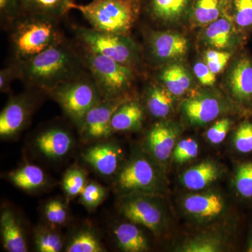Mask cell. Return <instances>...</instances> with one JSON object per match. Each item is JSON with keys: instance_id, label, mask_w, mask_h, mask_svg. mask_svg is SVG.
Here are the masks:
<instances>
[{"instance_id": "cell-7", "label": "cell", "mask_w": 252, "mask_h": 252, "mask_svg": "<svg viewBox=\"0 0 252 252\" xmlns=\"http://www.w3.org/2000/svg\"><path fill=\"white\" fill-rule=\"evenodd\" d=\"M153 159L136 154L119 169L116 174L114 188L121 195L130 193L157 195L160 193L162 177Z\"/></svg>"}, {"instance_id": "cell-27", "label": "cell", "mask_w": 252, "mask_h": 252, "mask_svg": "<svg viewBox=\"0 0 252 252\" xmlns=\"http://www.w3.org/2000/svg\"><path fill=\"white\" fill-rule=\"evenodd\" d=\"M66 252H104L107 251L98 235L92 228H81L73 233L66 244Z\"/></svg>"}, {"instance_id": "cell-28", "label": "cell", "mask_w": 252, "mask_h": 252, "mask_svg": "<svg viewBox=\"0 0 252 252\" xmlns=\"http://www.w3.org/2000/svg\"><path fill=\"white\" fill-rule=\"evenodd\" d=\"M34 243L35 250L39 252H60L64 248V238L54 228L48 225H39L34 231Z\"/></svg>"}, {"instance_id": "cell-25", "label": "cell", "mask_w": 252, "mask_h": 252, "mask_svg": "<svg viewBox=\"0 0 252 252\" xmlns=\"http://www.w3.org/2000/svg\"><path fill=\"white\" fill-rule=\"evenodd\" d=\"M162 85L174 96L185 94L191 85V79L185 67L181 64H170L160 74Z\"/></svg>"}, {"instance_id": "cell-30", "label": "cell", "mask_w": 252, "mask_h": 252, "mask_svg": "<svg viewBox=\"0 0 252 252\" xmlns=\"http://www.w3.org/2000/svg\"><path fill=\"white\" fill-rule=\"evenodd\" d=\"M232 36L231 23L224 17L219 18L207 26L205 38L210 45L220 50L228 47Z\"/></svg>"}, {"instance_id": "cell-18", "label": "cell", "mask_w": 252, "mask_h": 252, "mask_svg": "<svg viewBox=\"0 0 252 252\" xmlns=\"http://www.w3.org/2000/svg\"><path fill=\"white\" fill-rule=\"evenodd\" d=\"M138 225L130 221L119 223L114 227L113 236L121 250L126 252L148 251V240Z\"/></svg>"}, {"instance_id": "cell-23", "label": "cell", "mask_w": 252, "mask_h": 252, "mask_svg": "<svg viewBox=\"0 0 252 252\" xmlns=\"http://www.w3.org/2000/svg\"><path fill=\"white\" fill-rule=\"evenodd\" d=\"M74 0H21L24 14L64 17L72 10Z\"/></svg>"}, {"instance_id": "cell-15", "label": "cell", "mask_w": 252, "mask_h": 252, "mask_svg": "<svg viewBox=\"0 0 252 252\" xmlns=\"http://www.w3.org/2000/svg\"><path fill=\"white\" fill-rule=\"evenodd\" d=\"M223 110V104L211 94H199L185 99L182 104L183 115L193 125L208 124L220 117Z\"/></svg>"}, {"instance_id": "cell-42", "label": "cell", "mask_w": 252, "mask_h": 252, "mask_svg": "<svg viewBox=\"0 0 252 252\" xmlns=\"http://www.w3.org/2000/svg\"><path fill=\"white\" fill-rule=\"evenodd\" d=\"M18 67L17 63L15 62L2 68L0 71V91L2 94L9 92L11 84L15 79H18Z\"/></svg>"}, {"instance_id": "cell-24", "label": "cell", "mask_w": 252, "mask_h": 252, "mask_svg": "<svg viewBox=\"0 0 252 252\" xmlns=\"http://www.w3.org/2000/svg\"><path fill=\"white\" fill-rule=\"evenodd\" d=\"M173 94L162 85L153 84L149 88L146 94V104L152 117L165 119L173 108Z\"/></svg>"}, {"instance_id": "cell-16", "label": "cell", "mask_w": 252, "mask_h": 252, "mask_svg": "<svg viewBox=\"0 0 252 252\" xmlns=\"http://www.w3.org/2000/svg\"><path fill=\"white\" fill-rule=\"evenodd\" d=\"M185 211L199 220H212L220 216L225 210V202L216 192L193 194L184 199Z\"/></svg>"}, {"instance_id": "cell-41", "label": "cell", "mask_w": 252, "mask_h": 252, "mask_svg": "<svg viewBox=\"0 0 252 252\" xmlns=\"http://www.w3.org/2000/svg\"><path fill=\"white\" fill-rule=\"evenodd\" d=\"M231 122L228 118L217 121L212 127L207 130V140L214 144L221 143L225 140L228 131L230 130Z\"/></svg>"}, {"instance_id": "cell-43", "label": "cell", "mask_w": 252, "mask_h": 252, "mask_svg": "<svg viewBox=\"0 0 252 252\" xmlns=\"http://www.w3.org/2000/svg\"><path fill=\"white\" fill-rule=\"evenodd\" d=\"M194 73L197 79L204 86H211L216 81V74L210 70L206 63L198 62L193 67Z\"/></svg>"}, {"instance_id": "cell-1", "label": "cell", "mask_w": 252, "mask_h": 252, "mask_svg": "<svg viewBox=\"0 0 252 252\" xmlns=\"http://www.w3.org/2000/svg\"><path fill=\"white\" fill-rule=\"evenodd\" d=\"M18 79L31 89L49 94L63 83L80 75L86 69L80 54L66 42L56 44L24 61H15Z\"/></svg>"}, {"instance_id": "cell-11", "label": "cell", "mask_w": 252, "mask_h": 252, "mask_svg": "<svg viewBox=\"0 0 252 252\" xmlns=\"http://www.w3.org/2000/svg\"><path fill=\"white\" fill-rule=\"evenodd\" d=\"M81 156L94 171L104 177L117 174L124 158L120 146L108 140L91 144Z\"/></svg>"}, {"instance_id": "cell-14", "label": "cell", "mask_w": 252, "mask_h": 252, "mask_svg": "<svg viewBox=\"0 0 252 252\" xmlns=\"http://www.w3.org/2000/svg\"><path fill=\"white\" fill-rule=\"evenodd\" d=\"M148 49L156 61H171L185 56L188 49V41L178 33L153 32L149 36Z\"/></svg>"}, {"instance_id": "cell-22", "label": "cell", "mask_w": 252, "mask_h": 252, "mask_svg": "<svg viewBox=\"0 0 252 252\" xmlns=\"http://www.w3.org/2000/svg\"><path fill=\"white\" fill-rule=\"evenodd\" d=\"M8 178L15 187L26 191H36L48 185L45 172L33 164H26L10 172Z\"/></svg>"}, {"instance_id": "cell-45", "label": "cell", "mask_w": 252, "mask_h": 252, "mask_svg": "<svg viewBox=\"0 0 252 252\" xmlns=\"http://www.w3.org/2000/svg\"><path fill=\"white\" fill-rule=\"evenodd\" d=\"M230 0H223V4H224V6L225 4H228V1H229Z\"/></svg>"}, {"instance_id": "cell-19", "label": "cell", "mask_w": 252, "mask_h": 252, "mask_svg": "<svg viewBox=\"0 0 252 252\" xmlns=\"http://www.w3.org/2000/svg\"><path fill=\"white\" fill-rule=\"evenodd\" d=\"M143 120L144 110L140 102L128 98L114 112L111 126L114 133L137 130L142 127Z\"/></svg>"}, {"instance_id": "cell-17", "label": "cell", "mask_w": 252, "mask_h": 252, "mask_svg": "<svg viewBox=\"0 0 252 252\" xmlns=\"http://www.w3.org/2000/svg\"><path fill=\"white\" fill-rule=\"evenodd\" d=\"M0 231L3 248L9 252H27V240L14 212L5 209L0 215Z\"/></svg>"}, {"instance_id": "cell-8", "label": "cell", "mask_w": 252, "mask_h": 252, "mask_svg": "<svg viewBox=\"0 0 252 252\" xmlns=\"http://www.w3.org/2000/svg\"><path fill=\"white\" fill-rule=\"evenodd\" d=\"M119 210L129 221L158 234L164 225V214L157 194L130 193L121 195Z\"/></svg>"}, {"instance_id": "cell-33", "label": "cell", "mask_w": 252, "mask_h": 252, "mask_svg": "<svg viewBox=\"0 0 252 252\" xmlns=\"http://www.w3.org/2000/svg\"><path fill=\"white\" fill-rule=\"evenodd\" d=\"M107 190L95 182L86 184L79 195V201L89 210H94L104 201L107 196Z\"/></svg>"}, {"instance_id": "cell-38", "label": "cell", "mask_w": 252, "mask_h": 252, "mask_svg": "<svg viewBox=\"0 0 252 252\" xmlns=\"http://www.w3.org/2000/svg\"><path fill=\"white\" fill-rule=\"evenodd\" d=\"M23 13L21 0H0L1 23L9 27Z\"/></svg>"}, {"instance_id": "cell-39", "label": "cell", "mask_w": 252, "mask_h": 252, "mask_svg": "<svg viewBox=\"0 0 252 252\" xmlns=\"http://www.w3.org/2000/svg\"><path fill=\"white\" fill-rule=\"evenodd\" d=\"M235 23L239 27L252 26V0H233Z\"/></svg>"}, {"instance_id": "cell-4", "label": "cell", "mask_w": 252, "mask_h": 252, "mask_svg": "<svg viewBox=\"0 0 252 252\" xmlns=\"http://www.w3.org/2000/svg\"><path fill=\"white\" fill-rule=\"evenodd\" d=\"M48 94L78 128L86 114L103 99L89 72L63 83Z\"/></svg>"}, {"instance_id": "cell-9", "label": "cell", "mask_w": 252, "mask_h": 252, "mask_svg": "<svg viewBox=\"0 0 252 252\" xmlns=\"http://www.w3.org/2000/svg\"><path fill=\"white\" fill-rule=\"evenodd\" d=\"M128 95L117 98H103L86 114L79 126L81 140L85 143H95L108 140L112 135L111 122L114 112Z\"/></svg>"}, {"instance_id": "cell-37", "label": "cell", "mask_w": 252, "mask_h": 252, "mask_svg": "<svg viewBox=\"0 0 252 252\" xmlns=\"http://www.w3.org/2000/svg\"><path fill=\"white\" fill-rule=\"evenodd\" d=\"M233 142L240 153L252 152V122L246 121L240 124L235 132Z\"/></svg>"}, {"instance_id": "cell-31", "label": "cell", "mask_w": 252, "mask_h": 252, "mask_svg": "<svg viewBox=\"0 0 252 252\" xmlns=\"http://www.w3.org/2000/svg\"><path fill=\"white\" fill-rule=\"evenodd\" d=\"M85 171L79 167H71L63 176L62 187L68 198L80 195L87 184Z\"/></svg>"}, {"instance_id": "cell-35", "label": "cell", "mask_w": 252, "mask_h": 252, "mask_svg": "<svg viewBox=\"0 0 252 252\" xmlns=\"http://www.w3.org/2000/svg\"><path fill=\"white\" fill-rule=\"evenodd\" d=\"M234 184L237 191L241 196L252 198V162H245L238 167Z\"/></svg>"}, {"instance_id": "cell-36", "label": "cell", "mask_w": 252, "mask_h": 252, "mask_svg": "<svg viewBox=\"0 0 252 252\" xmlns=\"http://www.w3.org/2000/svg\"><path fill=\"white\" fill-rule=\"evenodd\" d=\"M199 146L193 138H187L180 141L176 144L173 151L174 159L179 163L189 161L198 157Z\"/></svg>"}, {"instance_id": "cell-13", "label": "cell", "mask_w": 252, "mask_h": 252, "mask_svg": "<svg viewBox=\"0 0 252 252\" xmlns=\"http://www.w3.org/2000/svg\"><path fill=\"white\" fill-rule=\"evenodd\" d=\"M178 129L170 123H157L149 130L146 137L147 152L154 160L165 162L170 157L175 147Z\"/></svg>"}, {"instance_id": "cell-20", "label": "cell", "mask_w": 252, "mask_h": 252, "mask_svg": "<svg viewBox=\"0 0 252 252\" xmlns=\"http://www.w3.org/2000/svg\"><path fill=\"white\" fill-rule=\"evenodd\" d=\"M230 90L242 102L252 101V61L243 58L235 64L229 78Z\"/></svg>"}, {"instance_id": "cell-29", "label": "cell", "mask_w": 252, "mask_h": 252, "mask_svg": "<svg viewBox=\"0 0 252 252\" xmlns=\"http://www.w3.org/2000/svg\"><path fill=\"white\" fill-rule=\"evenodd\" d=\"M223 6V0H195L191 9L192 20L198 26L211 24L220 17Z\"/></svg>"}, {"instance_id": "cell-34", "label": "cell", "mask_w": 252, "mask_h": 252, "mask_svg": "<svg viewBox=\"0 0 252 252\" xmlns=\"http://www.w3.org/2000/svg\"><path fill=\"white\" fill-rule=\"evenodd\" d=\"M44 216L51 226L65 224L69 217L67 205L61 199L49 200L44 205Z\"/></svg>"}, {"instance_id": "cell-5", "label": "cell", "mask_w": 252, "mask_h": 252, "mask_svg": "<svg viewBox=\"0 0 252 252\" xmlns=\"http://www.w3.org/2000/svg\"><path fill=\"white\" fill-rule=\"evenodd\" d=\"M80 54L103 98L127 95L134 80V69L82 48Z\"/></svg>"}, {"instance_id": "cell-3", "label": "cell", "mask_w": 252, "mask_h": 252, "mask_svg": "<svg viewBox=\"0 0 252 252\" xmlns=\"http://www.w3.org/2000/svg\"><path fill=\"white\" fill-rule=\"evenodd\" d=\"M140 0H92L87 4L74 3L77 9L97 31L128 36L138 18Z\"/></svg>"}, {"instance_id": "cell-40", "label": "cell", "mask_w": 252, "mask_h": 252, "mask_svg": "<svg viewBox=\"0 0 252 252\" xmlns=\"http://www.w3.org/2000/svg\"><path fill=\"white\" fill-rule=\"evenodd\" d=\"M230 59L229 53L219 50L210 49L205 53V63L215 74H218L224 69Z\"/></svg>"}, {"instance_id": "cell-12", "label": "cell", "mask_w": 252, "mask_h": 252, "mask_svg": "<svg viewBox=\"0 0 252 252\" xmlns=\"http://www.w3.org/2000/svg\"><path fill=\"white\" fill-rule=\"evenodd\" d=\"M74 137L67 129L51 126L36 136L34 149L47 160H60L67 157L74 148Z\"/></svg>"}, {"instance_id": "cell-21", "label": "cell", "mask_w": 252, "mask_h": 252, "mask_svg": "<svg viewBox=\"0 0 252 252\" xmlns=\"http://www.w3.org/2000/svg\"><path fill=\"white\" fill-rule=\"evenodd\" d=\"M220 176V169L217 164L204 161L186 170L182 176V182L189 190H202L218 180Z\"/></svg>"}, {"instance_id": "cell-44", "label": "cell", "mask_w": 252, "mask_h": 252, "mask_svg": "<svg viewBox=\"0 0 252 252\" xmlns=\"http://www.w3.org/2000/svg\"><path fill=\"white\" fill-rule=\"evenodd\" d=\"M247 251L248 252H252V231L250 233V236H249L248 238Z\"/></svg>"}, {"instance_id": "cell-10", "label": "cell", "mask_w": 252, "mask_h": 252, "mask_svg": "<svg viewBox=\"0 0 252 252\" xmlns=\"http://www.w3.org/2000/svg\"><path fill=\"white\" fill-rule=\"evenodd\" d=\"M36 95L24 92L10 97L0 113V137L10 139L22 132L36 108Z\"/></svg>"}, {"instance_id": "cell-2", "label": "cell", "mask_w": 252, "mask_h": 252, "mask_svg": "<svg viewBox=\"0 0 252 252\" xmlns=\"http://www.w3.org/2000/svg\"><path fill=\"white\" fill-rule=\"evenodd\" d=\"M59 18L23 14L9 26L14 61H24L64 40Z\"/></svg>"}, {"instance_id": "cell-26", "label": "cell", "mask_w": 252, "mask_h": 252, "mask_svg": "<svg viewBox=\"0 0 252 252\" xmlns=\"http://www.w3.org/2000/svg\"><path fill=\"white\" fill-rule=\"evenodd\" d=\"M191 0H149V11L159 21L171 22L180 19Z\"/></svg>"}, {"instance_id": "cell-6", "label": "cell", "mask_w": 252, "mask_h": 252, "mask_svg": "<svg viewBox=\"0 0 252 252\" xmlns=\"http://www.w3.org/2000/svg\"><path fill=\"white\" fill-rule=\"evenodd\" d=\"M75 35L80 47L133 69L138 53L128 36L104 32L92 28L77 27Z\"/></svg>"}, {"instance_id": "cell-32", "label": "cell", "mask_w": 252, "mask_h": 252, "mask_svg": "<svg viewBox=\"0 0 252 252\" xmlns=\"http://www.w3.org/2000/svg\"><path fill=\"white\" fill-rule=\"evenodd\" d=\"M182 250L185 252H220L222 250V241L213 235H200L187 240Z\"/></svg>"}]
</instances>
